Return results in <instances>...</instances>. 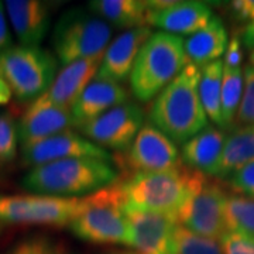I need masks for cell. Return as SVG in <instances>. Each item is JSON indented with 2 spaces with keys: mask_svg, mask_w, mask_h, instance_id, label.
<instances>
[{
  "mask_svg": "<svg viewBox=\"0 0 254 254\" xmlns=\"http://www.w3.org/2000/svg\"><path fill=\"white\" fill-rule=\"evenodd\" d=\"M153 31L148 26L127 30L120 34L106 48L95 79L120 83L130 78L137 55Z\"/></svg>",
  "mask_w": 254,
  "mask_h": 254,
  "instance_id": "2e32d148",
  "label": "cell"
},
{
  "mask_svg": "<svg viewBox=\"0 0 254 254\" xmlns=\"http://www.w3.org/2000/svg\"><path fill=\"white\" fill-rule=\"evenodd\" d=\"M143 125L144 113L141 108L133 102H126L79 128L83 137L102 148L123 151L130 148Z\"/></svg>",
  "mask_w": 254,
  "mask_h": 254,
  "instance_id": "30bf717a",
  "label": "cell"
},
{
  "mask_svg": "<svg viewBox=\"0 0 254 254\" xmlns=\"http://www.w3.org/2000/svg\"><path fill=\"white\" fill-rule=\"evenodd\" d=\"M200 68L188 64L150 108V123L174 143L184 144L209 126L199 96Z\"/></svg>",
  "mask_w": 254,
  "mask_h": 254,
  "instance_id": "6da1fadb",
  "label": "cell"
},
{
  "mask_svg": "<svg viewBox=\"0 0 254 254\" xmlns=\"http://www.w3.org/2000/svg\"><path fill=\"white\" fill-rule=\"evenodd\" d=\"M227 44L229 37L226 28L222 20L215 16L206 27L184 40V50L188 64L202 68L220 60V57L226 53Z\"/></svg>",
  "mask_w": 254,
  "mask_h": 254,
  "instance_id": "44dd1931",
  "label": "cell"
},
{
  "mask_svg": "<svg viewBox=\"0 0 254 254\" xmlns=\"http://www.w3.org/2000/svg\"><path fill=\"white\" fill-rule=\"evenodd\" d=\"M4 10L20 46L40 47L51 24L48 4L38 0H7Z\"/></svg>",
  "mask_w": 254,
  "mask_h": 254,
  "instance_id": "e0dca14e",
  "label": "cell"
},
{
  "mask_svg": "<svg viewBox=\"0 0 254 254\" xmlns=\"http://www.w3.org/2000/svg\"><path fill=\"white\" fill-rule=\"evenodd\" d=\"M21 155L24 164L33 167L71 158H99L112 161V157L105 148L72 130H65L34 144L24 145L21 147Z\"/></svg>",
  "mask_w": 254,
  "mask_h": 254,
  "instance_id": "8fae6325",
  "label": "cell"
},
{
  "mask_svg": "<svg viewBox=\"0 0 254 254\" xmlns=\"http://www.w3.org/2000/svg\"><path fill=\"white\" fill-rule=\"evenodd\" d=\"M243 44H242V40L240 36L232 37L229 40V44H227L226 53H225V66L229 68H240V65L243 63Z\"/></svg>",
  "mask_w": 254,
  "mask_h": 254,
  "instance_id": "d6a6232c",
  "label": "cell"
},
{
  "mask_svg": "<svg viewBox=\"0 0 254 254\" xmlns=\"http://www.w3.org/2000/svg\"><path fill=\"white\" fill-rule=\"evenodd\" d=\"M7 254H63V250L47 237H31L18 243Z\"/></svg>",
  "mask_w": 254,
  "mask_h": 254,
  "instance_id": "f546056e",
  "label": "cell"
},
{
  "mask_svg": "<svg viewBox=\"0 0 254 254\" xmlns=\"http://www.w3.org/2000/svg\"><path fill=\"white\" fill-rule=\"evenodd\" d=\"M227 232L254 239V198L242 193L227 195L225 203Z\"/></svg>",
  "mask_w": 254,
  "mask_h": 254,
  "instance_id": "d4e9b609",
  "label": "cell"
},
{
  "mask_svg": "<svg viewBox=\"0 0 254 254\" xmlns=\"http://www.w3.org/2000/svg\"><path fill=\"white\" fill-rule=\"evenodd\" d=\"M226 138L222 128L208 126L182 144L181 161L192 171L208 175L219 161Z\"/></svg>",
  "mask_w": 254,
  "mask_h": 254,
  "instance_id": "ffe728a7",
  "label": "cell"
},
{
  "mask_svg": "<svg viewBox=\"0 0 254 254\" xmlns=\"http://www.w3.org/2000/svg\"><path fill=\"white\" fill-rule=\"evenodd\" d=\"M223 254H254V239L226 232L219 240Z\"/></svg>",
  "mask_w": 254,
  "mask_h": 254,
  "instance_id": "4dcf8cb0",
  "label": "cell"
},
{
  "mask_svg": "<svg viewBox=\"0 0 254 254\" xmlns=\"http://www.w3.org/2000/svg\"><path fill=\"white\" fill-rule=\"evenodd\" d=\"M83 208V198L51 195H0V225L69 226Z\"/></svg>",
  "mask_w": 254,
  "mask_h": 254,
  "instance_id": "ba28073f",
  "label": "cell"
},
{
  "mask_svg": "<svg viewBox=\"0 0 254 254\" xmlns=\"http://www.w3.org/2000/svg\"><path fill=\"white\" fill-rule=\"evenodd\" d=\"M126 102L127 91L123 86L113 82L93 79L71 108L75 126H83Z\"/></svg>",
  "mask_w": 254,
  "mask_h": 254,
  "instance_id": "d6986e66",
  "label": "cell"
},
{
  "mask_svg": "<svg viewBox=\"0 0 254 254\" xmlns=\"http://www.w3.org/2000/svg\"><path fill=\"white\" fill-rule=\"evenodd\" d=\"M225 65V64H223ZM243 69L223 66L222 79V118L225 127L230 126L236 119L237 110L243 96Z\"/></svg>",
  "mask_w": 254,
  "mask_h": 254,
  "instance_id": "484cf974",
  "label": "cell"
},
{
  "mask_svg": "<svg viewBox=\"0 0 254 254\" xmlns=\"http://www.w3.org/2000/svg\"><path fill=\"white\" fill-rule=\"evenodd\" d=\"M206 178L208 175L182 165L158 173H137L128 181L120 184L125 209L177 218V213Z\"/></svg>",
  "mask_w": 254,
  "mask_h": 254,
  "instance_id": "3957f363",
  "label": "cell"
},
{
  "mask_svg": "<svg viewBox=\"0 0 254 254\" xmlns=\"http://www.w3.org/2000/svg\"><path fill=\"white\" fill-rule=\"evenodd\" d=\"M243 96L237 110L236 122L245 126H254V66L246 65L243 69Z\"/></svg>",
  "mask_w": 254,
  "mask_h": 254,
  "instance_id": "f1b7e54d",
  "label": "cell"
},
{
  "mask_svg": "<svg viewBox=\"0 0 254 254\" xmlns=\"http://www.w3.org/2000/svg\"><path fill=\"white\" fill-rule=\"evenodd\" d=\"M127 164L137 173H158L181 165V153L171 138L144 123L127 151Z\"/></svg>",
  "mask_w": 254,
  "mask_h": 254,
  "instance_id": "7c38bea8",
  "label": "cell"
},
{
  "mask_svg": "<svg viewBox=\"0 0 254 254\" xmlns=\"http://www.w3.org/2000/svg\"><path fill=\"white\" fill-rule=\"evenodd\" d=\"M11 47V34H10L4 3L0 1V53Z\"/></svg>",
  "mask_w": 254,
  "mask_h": 254,
  "instance_id": "e575fe53",
  "label": "cell"
},
{
  "mask_svg": "<svg viewBox=\"0 0 254 254\" xmlns=\"http://www.w3.org/2000/svg\"><path fill=\"white\" fill-rule=\"evenodd\" d=\"M112 161L99 158H71L33 167L21 185L37 195L79 198L108 188L118 181Z\"/></svg>",
  "mask_w": 254,
  "mask_h": 254,
  "instance_id": "7a4b0ae2",
  "label": "cell"
},
{
  "mask_svg": "<svg viewBox=\"0 0 254 254\" xmlns=\"http://www.w3.org/2000/svg\"><path fill=\"white\" fill-rule=\"evenodd\" d=\"M250 64L254 66V50H252V53H250Z\"/></svg>",
  "mask_w": 254,
  "mask_h": 254,
  "instance_id": "f35d334b",
  "label": "cell"
},
{
  "mask_svg": "<svg viewBox=\"0 0 254 254\" xmlns=\"http://www.w3.org/2000/svg\"><path fill=\"white\" fill-rule=\"evenodd\" d=\"M102 57L103 55L65 65L60 73H57L50 89L40 98L57 106L71 109L85 88L95 79Z\"/></svg>",
  "mask_w": 254,
  "mask_h": 254,
  "instance_id": "ac0fdd59",
  "label": "cell"
},
{
  "mask_svg": "<svg viewBox=\"0 0 254 254\" xmlns=\"http://www.w3.org/2000/svg\"><path fill=\"white\" fill-rule=\"evenodd\" d=\"M17 123L9 113H0V165L13 161L17 155Z\"/></svg>",
  "mask_w": 254,
  "mask_h": 254,
  "instance_id": "83f0119b",
  "label": "cell"
},
{
  "mask_svg": "<svg viewBox=\"0 0 254 254\" xmlns=\"http://www.w3.org/2000/svg\"><path fill=\"white\" fill-rule=\"evenodd\" d=\"M254 163V126H245L229 134L216 165L208 175L226 178Z\"/></svg>",
  "mask_w": 254,
  "mask_h": 254,
  "instance_id": "7402d4cb",
  "label": "cell"
},
{
  "mask_svg": "<svg viewBox=\"0 0 254 254\" xmlns=\"http://www.w3.org/2000/svg\"><path fill=\"white\" fill-rule=\"evenodd\" d=\"M93 14L105 20L110 27L133 28L148 26L150 7L140 0H93L89 3ZM150 27V26H148Z\"/></svg>",
  "mask_w": 254,
  "mask_h": 254,
  "instance_id": "603a6c76",
  "label": "cell"
},
{
  "mask_svg": "<svg viewBox=\"0 0 254 254\" xmlns=\"http://www.w3.org/2000/svg\"><path fill=\"white\" fill-rule=\"evenodd\" d=\"M148 26L161 28L174 36H192L206 27L215 17L212 10L202 1H147Z\"/></svg>",
  "mask_w": 254,
  "mask_h": 254,
  "instance_id": "4fadbf2b",
  "label": "cell"
},
{
  "mask_svg": "<svg viewBox=\"0 0 254 254\" xmlns=\"http://www.w3.org/2000/svg\"><path fill=\"white\" fill-rule=\"evenodd\" d=\"M188 60L184 38L164 31L148 37L130 73V89L140 102L155 99L184 71Z\"/></svg>",
  "mask_w": 254,
  "mask_h": 254,
  "instance_id": "277c9868",
  "label": "cell"
},
{
  "mask_svg": "<svg viewBox=\"0 0 254 254\" xmlns=\"http://www.w3.org/2000/svg\"><path fill=\"white\" fill-rule=\"evenodd\" d=\"M75 126L71 109L61 108L38 98L30 103L17 123L21 147L34 144Z\"/></svg>",
  "mask_w": 254,
  "mask_h": 254,
  "instance_id": "9a60e30c",
  "label": "cell"
},
{
  "mask_svg": "<svg viewBox=\"0 0 254 254\" xmlns=\"http://www.w3.org/2000/svg\"><path fill=\"white\" fill-rule=\"evenodd\" d=\"M73 236L95 245L130 246V226L120 185L83 198V208L69 223Z\"/></svg>",
  "mask_w": 254,
  "mask_h": 254,
  "instance_id": "5b68a950",
  "label": "cell"
},
{
  "mask_svg": "<svg viewBox=\"0 0 254 254\" xmlns=\"http://www.w3.org/2000/svg\"><path fill=\"white\" fill-rule=\"evenodd\" d=\"M223 61L218 60L200 68L199 96L206 116L220 128L225 127L222 118V79Z\"/></svg>",
  "mask_w": 254,
  "mask_h": 254,
  "instance_id": "cb8c5ba5",
  "label": "cell"
},
{
  "mask_svg": "<svg viewBox=\"0 0 254 254\" xmlns=\"http://www.w3.org/2000/svg\"><path fill=\"white\" fill-rule=\"evenodd\" d=\"M125 210L130 226V247L137 254H171L174 230L178 226L175 216L133 209Z\"/></svg>",
  "mask_w": 254,
  "mask_h": 254,
  "instance_id": "5bb4252c",
  "label": "cell"
},
{
  "mask_svg": "<svg viewBox=\"0 0 254 254\" xmlns=\"http://www.w3.org/2000/svg\"><path fill=\"white\" fill-rule=\"evenodd\" d=\"M58 60L40 47H10L0 53V72L11 95L21 102L43 96L57 76Z\"/></svg>",
  "mask_w": 254,
  "mask_h": 254,
  "instance_id": "8992f818",
  "label": "cell"
},
{
  "mask_svg": "<svg viewBox=\"0 0 254 254\" xmlns=\"http://www.w3.org/2000/svg\"><path fill=\"white\" fill-rule=\"evenodd\" d=\"M112 27L82 9H71L58 20L53 34L57 60L64 66L105 54L110 44Z\"/></svg>",
  "mask_w": 254,
  "mask_h": 254,
  "instance_id": "52a82bcc",
  "label": "cell"
},
{
  "mask_svg": "<svg viewBox=\"0 0 254 254\" xmlns=\"http://www.w3.org/2000/svg\"><path fill=\"white\" fill-rule=\"evenodd\" d=\"M226 198L223 187L206 178L177 213L178 225L199 236L220 240L227 232L225 222Z\"/></svg>",
  "mask_w": 254,
  "mask_h": 254,
  "instance_id": "9c48e42d",
  "label": "cell"
},
{
  "mask_svg": "<svg viewBox=\"0 0 254 254\" xmlns=\"http://www.w3.org/2000/svg\"><path fill=\"white\" fill-rule=\"evenodd\" d=\"M229 184L237 193L254 198V163L232 174L229 177Z\"/></svg>",
  "mask_w": 254,
  "mask_h": 254,
  "instance_id": "1f68e13d",
  "label": "cell"
},
{
  "mask_svg": "<svg viewBox=\"0 0 254 254\" xmlns=\"http://www.w3.org/2000/svg\"><path fill=\"white\" fill-rule=\"evenodd\" d=\"M171 254H223V250L219 240L199 236L178 225L174 230Z\"/></svg>",
  "mask_w": 254,
  "mask_h": 254,
  "instance_id": "4316f807",
  "label": "cell"
},
{
  "mask_svg": "<svg viewBox=\"0 0 254 254\" xmlns=\"http://www.w3.org/2000/svg\"><path fill=\"white\" fill-rule=\"evenodd\" d=\"M110 254H137L136 252H113Z\"/></svg>",
  "mask_w": 254,
  "mask_h": 254,
  "instance_id": "74e56055",
  "label": "cell"
},
{
  "mask_svg": "<svg viewBox=\"0 0 254 254\" xmlns=\"http://www.w3.org/2000/svg\"><path fill=\"white\" fill-rule=\"evenodd\" d=\"M240 40H242V44L249 48V50H254V21L247 24L243 30H242V34H240Z\"/></svg>",
  "mask_w": 254,
  "mask_h": 254,
  "instance_id": "d590c367",
  "label": "cell"
},
{
  "mask_svg": "<svg viewBox=\"0 0 254 254\" xmlns=\"http://www.w3.org/2000/svg\"><path fill=\"white\" fill-rule=\"evenodd\" d=\"M230 10L233 17L239 21H246L247 24L254 21V0H236L230 3Z\"/></svg>",
  "mask_w": 254,
  "mask_h": 254,
  "instance_id": "836d02e7",
  "label": "cell"
},
{
  "mask_svg": "<svg viewBox=\"0 0 254 254\" xmlns=\"http://www.w3.org/2000/svg\"><path fill=\"white\" fill-rule=\"evenodd\" d=\"M11 91H10L9 85H7V82L4 81V78H3V75L0 72V106H3V105H7L11 99Z\"/></svg>",
  "mask_w": 254,
  "mask_h": 254,
  "instance_id": "8d00e7d4",
  "label": "cell"
}]
</instances>
